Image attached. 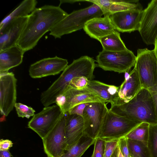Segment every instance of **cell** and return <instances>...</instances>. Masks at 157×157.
<instances>
[{"instance_id": "obj_11", "label": "cell", "mask_w": 157, "mask_h": 157, "mask_svg": "<svg viewBox=\"0 0 157 157\" xmlns=\"http://www.w3.org/2000/svg\"><path fill=\"white\" fill-rule=\"evenodd\" d=\"M63 113L56 104L45 107L40 112L35 114L29 122L28 127L42 139L56 124Z\"/></svg>"}, {"instance_id": "obj_1", "label": "cell", "mask_w": 157, "mask_h": 157, "mask_svg": "<svg viewBox=\"0 0 157 157\" xmlns=\"http://www.w3.org/2000/svg\"><path fill=\"white\" fill-rule=\"evenodd\" d=\"M68 15L59 6L45 5L36 8L28 16L17 45L25 52L33 49L44 35Z\"/></svg>"}, {"instance_id": "obj_30", "label": "cell", "mask_w": 157, "mask_h": 157, "mask_svg": "<svg viewBox=\"0 0 157 157\" xmlns=\"http://www.w3.org/2000/svg\"><path fill=\"white\" fill-rule=\"evenodd\" d=\"M105 140L100 138L95 139L91 157H104Z\"/></svg>"}, {"instance_id": "obj_35", "label": "cell", "mask_w": 157, "mask_h": 157, "mask_svg": "<svg viewBox=\"0 0 157 157\" xmlns=\"http://www.w3.org/2000/svg\"><path fill=\"white\" fill-rule=\"evenodd\" d=\"M13 145L12 141L10 140L1 139L0 141V151L9 150Z\"/></svg>"}, {"instance_id": "obj_12", "label": "cell", "mask_w": 157, "mask_h": 157, "mask_svg": "<svg viewBox=\"0 0 157 157\" xmlns=\"http://www.w3.org/2000/svg\"><path fill=\"white\" fill-rule=\"evenodd\" d=\"M17 80L12 72L0 74V109L1 115L7 117L16 103Z\"/></svg>"}, {"instance_id": "obj_26", "label": "cell", "mask_w": 157, "mask_h": 157, "mask_svg": "<svg viewBox=\"0 0 157 157\" xmlns=\"http://www.w3.org/2000/svg\"><path fill=\"white\" fill-rule=\"evenodd\" d=\"M130 156L132 157H151L147 143L128 139Z\"/></svg>"}, {"instance_id": "obj_29", "label": "cell", "mask_w": 157, "mask_h": 157, "mask_svg": "<svg viewBox=\"0 0 157 157\" xmlns=\"http://www.w3.org/2000/svg\"><path fill=\"white\" fill-rule=\"evenodd\" d=\"M14 107L18 116L22 118L29 119L35 115V111L32 107L20 103H16Z\"/></svg>"}, {"instance_id": "obj_6", "label": "cell", "mask_w": 157, "mask_h": 157, "mask_svg": "<svg viewBox=\"0 0 157 157\" xmlns=\"http://www.w3.org/2000/svg\"><path fill=\"white\" fill-rule=\"evenodd\" d=\"M96 59L98 67L105 71L125 73L134 66L136 56L128 49L119 52L102 49L99 52Z\"/></svg>"}, {"instance_id": "obj_28", "label": "cell", "mask_w": 157, "mask_h": 157, "mask_svg": "<svg viewBox=\"0 0 157 157\" xmlns=\"http://www.w3.org/2000/svg\"><path fill=\"white\" fill-rule=\"evenodd\" d=\"M147 146L151 157H157V124H149Z\"/></svg>"}, {"instance_id": "obj_8", "label": "cell", "mask_w": 157, "mask_h": 157, "mask_svg": "<svg viewBox=\"0 0 157 157\" xmlns=\"http://www.w3.org/2000/svg\"><path fill=\"white\" fill-rule=\"evenodd\" d=\"M66 114L63 113L49 132L42 139L48 157H61L67 146L65 132Z\"/></svg>"}, {"instance_id": "obj_20", "label": "cell", "mask_w": 157, "mask_h": 157, "mask_svg": "<svg viewBox=\"0 0 157 157\" xmlns=\"http://www.w3.org/2000/svg\"><path fill=\"white\" fill-rule=\"evenodd\" d=\"M66 114L65 132L68 146L77 142L84 135V124L82 117L68 113Z\"/></svg>"}, {"instance_id": "obj_13", "label": "cell", "mask_w": 157, "mask_h": 157, "mask_svg": "<svg viewBox=\"0 0 157 157\" xmlns=\"http://www.w3.org/2000/svg\"><path fill=\"white\" fill-rule=\"evenodd\" d=\"M143 10L140 6L136 8L118 12L109 16L116 30L122 33L139 31Z\"/></svg>"}, {"instance_id": "obj_40", "label": "cell", "mask_w": 157, "mask_h": 157, "mask_svg": "<svg viewBox=\"0 0 157 157\" xmlns=\"http://www.w3.org/2000/svg\"><path fill=\"white\" fill-rule=\"evenodd\" d=\"M129 157H132L129 156Z\"/></svg>"}, {"instance_id": "obj_16", "label": "cell", "mask_w": 157, "mask_h": 157, "mask_svg": "<svg viewBox=\"0 0 157 157\" xmlns=\"http://www.w3.org/2000/svg\"><path fill=\"white\" fill-rule=\"evenodd\" d=\"M28 16L15 18L0 31V52L17 45Z\"/></svg>"}, {"instance_id": "obj_18", "label": "cell", "mask_w": 157, "mask_h": 157, "mask_svg": "<svg viewBox=\"0 0 157 157\" xmlns=\"http://www.w3.org/2000/svg\"><path fill=\"white\" fill-rule=\"evenodd\" d=\"M128 73H125V79L119 86L118 104L127 103L130 101L142 88L136 70L134 68L129 74Z\"/></svg>"}, {"instance_id": "obj_23", "label": "cell", "mask_w": 157, "mask_h": 157, "mask_svg": "<svg viewBox=\"0 0 157 157\" xmlns=\"http://www.w3.org/2000/svg\"><path fill=\"white\" fill-rule=\"evenodd\" d=\"M37 3V2L36 0L23 1L17 7L1 21L0 24V31L13 20L28 17L36 8Z\"/></svg>"}, {"instance_id": "obj_25", "label": "cell", "mask_w": 157, "mask_h": 157, "mask_svg": "<svg viewBox=\"0 0 157 157\" xmlns=\"http://www.w3.org/2000/svg\"><path fill=\"white\" fill-rule=\"evenodd\" d=\"M99 41L102 45L103 50L106 51L119 52L128 49L122 40L120 33L116 30L100 38Z\"/></svg>"}, {"instance_id": "obj_21", "label": "cell", "mask_w": 157, "mask_h": 157, "mask_svg": "<svg viewBox=\"0 0 157 157\" xmlns=\"http://www.w3.org/2000/svg\"><path fill=\"white\" fill-rule=\"evenodd\" d=\"M24 53L17 45L0 52V74L21 64Z\"/></svg>"}, {"instance_id": "obj_19", "label": "cell", "mask_w": 157, "mask_h": 157, "mask_svg": "<svg viewBox=\"0 0 157 157\" xmlns=\"http://www.w3.org/2000/svg\"><path fill=\"white\" fill-rule=\"evenodd\" d=\"M105 100L111 105H117L119 102V87L107 84L100 81L88 80L84 88Z\"/></svg>"}, {"instance_id": "obj_5", "label": "cell", "mask_w": 157, "mask_h": 157, "mask_svg": "<svg viewBox=\"0 0 157 157\" xmlns=\"http://www.w3.org/2000/svg\"><path fill=\"white\" fill-rule=\"evenodd\" d=\"M141 123L117 115L109 109L97 138L105 140L119 139L126 136Z\"/></svg>"}, {"instance_id": "obj_24", "label": "cell", "mask_w": 157, "mask_h": 157, "mask_svg": "<svg viewBox=\"0 0 157 157\" xmlns=\"http://www.w3.org/2000/svg\"><path fill=\"white\" fill-rule=\"evenodd\" d=\"M95 140L84 135L77 142L67 146L61 157H81L87 149L94 144Z\"/></svg>"}, {"instance_id": "obj_7", "label": "cell", "mask_w": 157, "mask_h": 157, "mask_svg": "<svg viewBox=\"0 0 157 157\" xmlns=\"http://www.w3.org/2000/svg\"><path fill=\"white\" fill-rule=\"evenodd\" d=\"M134 68L143 88L148 89L157 85V58L154 49H138Z\"/></svg>"}, {"instance_id": "obj_31", "label": "cell", "mask_w": 157, "mask_h": 157, "mask_svg": "<svg viewBox=\"0 0 157 157\" xmlns=\"http://www.w3.org/2000/svg\"><path fill=\"white\" fill-rule=\"evenodd\" d=\"M118 144V139L105 140L104 157H110Z\"/></svg>"}, {"instance_id": "obj_4", "label": "cell", "mask_w": 157, "mask_h": 157, "mask_svg": "<svg viewBox=\"0 0 157 157\" xmlns=\"http://www.w3.org/2000/svg\"><path fill=\"white\" fill-rule=\"evenodd\" d=\"M103 15L104 13L101 7L93 3L89 7L75 10L68 14L51 29L49 34L55 39L60 38L64 35L83 29L89 21L101 17Z\"/></svg>"}, {"instance_id": "obj_15", "label": "cell", "mask_w": 157, "mask_h": 157, "mask_svg": "<svg viewBox=\"0 0 157 157\" xmlns=\"http://www.w3.org/2000/svg\"><path fill=\"white\" fill-rule=\"evenodd\" d=\"M67 59L58 57L42 59L31 64L29 74L32 78H38L58 74L68 65Z\"/></svg>"}, {"instance_id": "obj_32", "label": "cell", "mask_w": 157, "mask_h": 157, "mask_svg": "<svg viewBox=\"0 0 157 157\" xmlns=\"http://www.w3.org/2000/svg\"><path fill=\"white\" fill-rule=\"evenodd\" d=\"M118 144L120 151L124 157L130 156L128 145V138L126 136L118 139Z\"/></svg>"}, {"instance_id": "obj_22", "label": "cell", "mask_w": 157, "mask_h": 157, "mask_svg": "<svg viewBox=\"0 0 157 157\" xmlns=\"http://www.w3.org/2000/svg\"><path fill=\"white\" fill-rule=\"evenodd\" d=\"M99 6L104 13V16L110 15L116 13L134 9L139 6L138 3L131 1L121 0H86Z\"/></svg>"}, {"instance_id": "obj_37", "label": "cell", "mask_w": 157, "mask_h": 157, "mask_svg": "<svg viewBox=\"0 0 157 157\" xmlns=\"http://www.w3.org/2000/svg\"><path fill=\"white\" fill-rule=\"evenodd\" d=\"M110 157H124L120 151L118 144Z\"/></svg>"}, {"instance_id": "obj_2", "label": "cell", "mask_w": 157, "mask_h": 157, "mask_svg": "<svg viewBox=\"0 0 157 157\" xmlns=\"http://www.w3.org/2000/svg\"><path fill=\"white\" fill-rule=\"evenodd\" d=\"M96 65L95 60L88 56H82L74 59L68 65L58 78L46 90L41 93L40 101L45 106L56 103L57 97L69 85L74 78L85 77L89 80L94 78Z\"/></svg>"}, {"instance_id": "obj_27", "label": "cell", "mask_w": 157, "mask_h": 157, "mask_svg": "<svg viewBox=\"0 0 157 157\" xmlns=\"http://www.w3.org/2000/svg\"><path fill=\"white\" fill-rule=\"evenodd\" d=\"M149 124L141 123L134 128L126 136L128 139L147 143Z\"/></svg>"}, {"instance_id": "obj_36", "label": "cell", "mask_w": 157, "mask_h": 157, "mask_svg": "<svg viewBox=\"0 0 157 157\" xmlns=\"http://www.w3.org/2000/svg\"><path fill=\"white\" fill-rule=\"evenodd\" d=\"M148 89L150 91L153 99L157 119V85Z\"/></svg>"}, {"instance_id": "obj_17", "label": "cell", "mask_w": 157, "mask_h": 157, "mask_svg": "<svg viewBox=\"0 0 157 157\" xmlns=\"http://www.w3.org/2000/svg\"><path fill=\"white\" fill-rule=\"evenodd\" d=\"M109 15L93 18L85 24L83 29L91 38L99 41L100 38L114 32L115 28Z\"/></svg>"}, {"instance_id": "obj_9", "label": "cell", "mask_w": 157, "mask_h": 157, "mask_svg": "<svg viewBox=\"0 0 157 157\" xmlns=\"http://www.w3.org/2000/svg\"><path fill=\"white\" fill-rule=\"evenodd\" d=\"M95 102L106 103L103 99L84 88H78L69 85L56 99V104L65 114L78 104Z\"/></svg>"}, {"instance_id": "obj_10", "label": "cell", "mask_w": 157, "mask_h": 157, "mask_svg": "<svg viewBox=\"0 0 157 157\" xmlns=\"http://www.w3.org/2000/svg\"><path fill=\"white\" fill-rule=\"evenodd\" d=\"M106 104V103L100 102L88 103L82 116L84 135L94 139L97 138L109 109Z\"/></svg>"}, {"instance_id": "obj_34", "label": "cell", "mask_w": 157, "mask_h": 157, "mask_svg": "<svg viewBox=\"0 0 157 157\" xmlns=\"http://www.w3.org/2000/svg\"><path fill=\"white\" fill-rule=\"evenodd\" d=\"M88 103H83L77 105L71 108L67 113L70 114H75L82 117L84 109Z\"/></svg>"}, {"instance_id": "obj_38", "label": "cell", "mask_w": 157, "mask_h": 157, "mask_svg": "<svg viewBox=\"0 0 157 157\" xmlns=\"http://www.w3.org/2000/svg\"><path fill=\"white\" fill-rule=\"evenodd\" d=\"M12 155L9 150L0 151V157H11Z\"/></svg>"}, {"instance_id": "obj_3", "label": "cell", "mask_w": 157, "mask_h": 157, "mask_svg": "<svg viewBox=\"0 0 157 157\" xmlns=\"http://www.w3.org/2000/svg\"><path fill=\"white\" fill-rule=\"evenodd\" d=\"M110 110L130 120L149 124H157L155 105L148 89L142 88L128 102L111 105Z\"/></svg>"}, {"instance_id": "obj_14", "label": "cell", "mask_w": 157, "mask_h": 157, "mask_svg": "<svg viewBox=\"0 0 157 157\" xmlns=\"http://www.w3.org/2000/svg\"><path fill=\"white\" fill-rule=\"evenodd\" d=\"M147 45L154 44L157 37V0H152L143 10L138 31Z\"/></svg>"}, {"instance_id": "obj_39", "label": "cell", "mask_w": 157, "mask_h": 157, "mask_svg": "<svg viewBox=\"0 0 157 157\" xmlns=\"http://www.w3.org/2000/svg\"><path fill=\"white\" fill-rule=\"evenodd\" d=\"M154 45L155 46V48L154 50L157 58V37L155 39V43Z\"/></svg>"}, {"instance_id": "obj_33", "label": "cell", "mask_w": 157, "mask_h": 157, "mask_svg": "<svg viewBox=\"0 0 157 157\" xmlns=\"http://www.w3.org/2000/svg\"><path fill=\"white\" fill-rule=\"evenodd\" d=\"M88 80L85 77H76L71 81L69 85L78 88H84L87 84Z\"/></svg>"}]
</instances>
